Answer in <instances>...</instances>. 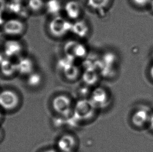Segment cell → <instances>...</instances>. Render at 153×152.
Wrapping results in <instances>:
<instances>
[{"label": "cell", "instance_id": "1", "mask_svg": "<svg viewBox=\"0 0 153 152\" xmlns=\"http://www.w3.org/2000/svg\"><path fill=\"white\" fill-rule=\"evenodd\" d=\"M72 23L66 17L59 15L52 17L48 25V29L52 35L62 38L71 33Z\"/></svg>", "mask_w": 153, "mask_h": 152}, {"label": "cell", "instance_id": "2", "mask_svg": "<svg viewBox=\"0 0 153 152\" xmlns=\"http://www.w3.org/2000/svg\"><path fill=\"white\" fill-rule=\"evenodd\" d=\"M2 27L5 35L10 39H17L25 33L26 25L23 19L14 17L4 21Z\"/></svg>", "mask_w": 153, "mask_h": 152}, {"label": "cell", "instance_id": "3", "mask_svg": "<svg viewBox=\"0 0 153 152\" xmlns=\"http://www.w3.org/2000/svg\"><path fill=\"white\" fill-rule=\"evenodd\" d=\"M96 111L89 99H80L74 104L72 115L76 121H87L93 118Z\"/></svg>", "mask_w": 153, "mask_h": 152}, {"label": "cell", "instance_id": "4", "mask_svg": "<svg viewBox=\"0 0 153 152\" xmlns=\"http://www.w3.org/2000/svg\"><path fill=\"white\" fill-rule=\"evenodd\" d=\"M74 106L72 99L66 95H58L52 101V107L54 111L65 118L73 115Z\"/></svg>", "mask_w": 153, "mask_h": 152}, {"label": "cell", "instance_id": "5", "mask_svg": "<svg viewBox=\"0 0 153 152\" xmlns=\"http://www.w3.org/2000/svg\"><path fill=\"white\" fill-rule=\"evenodd\" d=\"M20 102V97L15 91L10 89L0 91V109L13 111L18 107Z\"/></svg>", "mask_w": 153, "mask_h": 152}, {"label": "cell", "instance_id": "6", "mask_svg": "<svg viewBox=\"0 0 153 152\" xmlns=\"http://www.w3.org/2000/svg\"><path fill=\"white\" fill-rule=\"evenodd\" d=\"M63 11L66 15L67 18L74 21L82 18L84 9L81 2L79 1L69 0L63 5Z\"/></svg>", "mask_w": 153, "mask_h": 152}, {"label": "cell", "instance_id": "7", "mask_svg": "<svg viewBox=\"0 0 153 152\" xmlns=\"http://www.w3.org/2000/svg\"><path fill=\"white\" fill-rule=\"evenodd\" d=\"M77 146L76 137L71 134H65L59 138L56 150L59 152H76Z\"/></svg>", "mask_w": 153, "mask_h": 152}, {"label": "cell", "instance_id": "8", "mask_svg": "<svg viewBox=\"0 0 153 152\" xmlns=\"http://www.w3.org/2000/svg\"><path fill=\"white\" fill-rule=\"evenodd\" d=\"M3 54L10 59L19 58L22 56L24 47L22 43L17 39H10L5 43L3 47Z\"/></svg>", "mask_w": 153, "mask_h": 152}, {"label": "cell", "instance_id": "9", "mask_svg": "<svg viewBox=\"0 0 153 152\" xmlns=\"http://www.w3.org/2000/svg\"><path fill=\"white\" fill-rule=\"evenodd\" d=\"M89 100L96 109L103 108L109 103V94L105 89L98 87L91 92Z\"/></svg>", "mask_w": 153, "mask_h": 152}, {"label": "cell", "instance_id": "10", "mask_svg": "<svg viewBox=\"0 0 153 152\" xmlns=\"http://www.w3.org/2000/svg\"><path fill=\"white\" fill-rule=\"evenodd\" d=\"M64 51L66 55L75 58H85L87 55V49L84 44L76 41H71L65 44Z\"/></svg>", "mask_w": 153, "mask_h": 152}, {"label": "cell", "instance_id": "11", "mask_svg": "<svg viewBox=\"0 0 153 152\" xmlns=\"http://www.w3.org/2000/svg\"><path fill=\"white\" fill-rule=\"evenodd\" d=\"M15 62L18 74L27 76L34 72L35 64L31 58L22 56Z\"/></svg>", "mask_w": 153, "mask_h": 152}, {"label": "cell", "instance_id": "12", "mask_svg": "<svg viewBox=\"0 0 153 152\" xmlns=\"http://www.w3.org/2000/svg\"><path fill=\"white\" fill-rule=\"evenodd\" d=\"M90 31V27L87 21L79 19L72 23L71 33L76 37L83 39L87 37Z\"/></svg>", "mask_w": 153, "mask_h": 152}, {"label": "cell", "instance_id": "13", "mask_svg": "<svg viewBox=\"0 0 153 152\" xmlns=\"http://www.w3.org/2000/svg\"><path fill=\"white\" fill-rule=\"evenodd\" d=\"M151 114L145 108L138 109L133 114L131 121L136 127L141 128L149 124Z\"/></svg>", "mask_w": 153, "mask_h": 152}, {"label": "cell", "instance_id": "14", "mask_svg": "<svg viewBox=\"0 0 153 152\" xmlns=\"http://www.w3.org/2000/svg\"><path fill=\"white\" fill-rule=\"evenodd\" d=\"M0 72L6 77H10L17 74L16 62L5 58L0 63Z\"/></svg>", "mask_w": 153, "mask_h": 152}, {"label": "cell", "instance_id": "15", "mask_svg": "<svg viewBox=\"0 0 153 152\" xmlns=\"http://www.w3.org/2000/svg\"><path fill=\"white\" fill-rule=\"evenodd\" d=\"M63 4L60 0H46L45 10L52 17L61 15L63 11Z\"/></svg>", "mask_w": 153, "mask_h": 152}, {"label": "cell", "instance_id": "16", "mask_svg": "<svg viewBox=\"0 0 153 152\" xmlns=\"http://www.w3.org/2000/svg\"><path fill=\"white\" fill-rule=\"evenodd\" d=\"M112 0H87L89 7L98 12L105 11L111 4Z\"/></svg>", "mask_w": 153, "mask_h": 152}, {"label": "cell", "instance_id": "17", "mask_svg": "<svg viewBox=\"0 0 153 152\" xmlns=\"http://www.w3.org/2000/svg\"><path fill=\"white\" fill-rule=\"evenodd\" d=\"M46 0H27L26 6L30 12L39 13L45 10Z\"/></svg>", "mask_w": 153, "mask_h": 152}, {"label": "cell", "instance_id": "18", "mask_svg": "<svg viewBox=\"0 0 153 152\" xmlns=\"http://www.w3.org/2000/svg\"><path fill=\"white\" fill-rule=\"evenodd\" d=\"M83 80L87 86L93 85L97 82L99 75L97 70L95 69H90L85 70L83 76Z\"/></svg>", "mask_w": 153, "mask_h": 152}, {"label": "cell", "instance_id": "19", "mask_svg": "<svg viewBox=\"0 0 153 152\" xmlns=\"http://www.w3.org/2000/svg\"><path fill=\"white\" fill-rule=\"evenodd\" d=\"M133 8L139 12L149 11L152 0H129Z\"/></svg>", "mask_w": 153, "mask_h": 152}, {"label": "cell", "instance_id": "20", "mask_svg": "<svg viewBox=\"0 0 153 152\" xmlns=\"http://www.w3.org/2000/svg\"><path fill=\"white\" fill-rule=\"evenodd\" d=\"M42 81V77L40 73L34 71L27 76V83L30 87L35 88L39 86Z\"/></svg>", "mask_w": 153, "mask_h": 152}, {"label": "cell", "instance_id": "21", "mask_svg": "<svg viewBox=\"0 0 153 152\" xmlns=\"http://www.w3.org/2000/svg\"><path fill=\"white\" fill-rule=\"evenodd\" d=\"M64 76L70 80H74L79 77L80 75V69L78 66L73 64L62 71Z\"/></svg>", "mask_w": 153, "mask_h": 152}, {"label": "cell", "instance_id": "22", "mask_svg": "<svg viewBox=\"0 0 153 152\" xmlns=\"http://www.w3.org/2000/svg\"><path fill=\"white\" fill-rule=\"evenodd\" d=\"M105 65L114 67L118 62V57L113 52H107L104 54L102 60Z\"/></svg>", "mask_w": 153, "mask_h": 152}, {"label": "cell", "instance_id": "23", "mask_svg": "<svg viewBox=\"0 0 153 152\" xmlns=\"http://www.w3.org/2000/svg\"><path fill=\"white\" fill-rule=\"evenodd\" d=\"M6 0H0V14H2L7 6Z\"/></svg>", "mask_w": 153, "mask_h": 152}, {"label": "cell", "instance_id": "24", "mask_svg": "<svg viewBox=\"0 0 153 152\" xmlns=\"http://www.w3.org/2000/svg\"><path fill=\"white\" fill-rule=\"evenodd\" d=\"M148 72H149V77L153 80V61L151 63V64L149 65V68Z\"/></svg>", "mask_w": 153, "mask_h": 152}, {"label": "cell", "instance_id": "25", "mask_svg": "<svg viewBox=\"0 0 153 152\" xmlns=\"http://www.w3.org/2000/svg\"><path fill=\"white\" fill-rule=\"evenodd\" d=\"M149 125L150 128L153 130V114L151 115V117H150L149 122Z\"/></svg>", "mask_w": 153, "mask_h": 152}, {"label": "cell", "instance_id": "26", "mask_svg": "<svg viewBox=\"0 0 153 152\" xmlns=\"http://www.w3.org/2000/svg\"><path fill=\"white\" fill-rule=\"evenodd\" d=\"M149 12H150L152 15H153V0H152L151 3L150 5V7H149Z\"/></svg>", "mask_w": 153, "mask_h": 152}, {"label": "cell", "instance_id": "27", "mask_svg": "<svg viewBox=\"0 0 153 152\" xmlns=\"http://www.w3.org/2000/svg\"><path fill=\"white\" fill-rule=\"evenodd\" d=\"M42 152H59L56 149H48Z\"/></svg>", "mask_w": 153, "mask_h": 152}, {"label": "cell", "instance_id": "28", "mask_svg": "<svg viewBox=\"0 0 153 152\" xmlns=\"http://www.w3.org/2000/svg\"><path fill=\"white\" fill-rule=\"evenodd\" d=\"M2 109H0V121H1L2 119V117H3V115H2V112L1 111Z\"/></svg>", "mask_w": 153, "mask_h": 152}, {"label": "cell", "instance_id": "29", "mask_svg": "<svg viewBox=\"0 0 153 152\" xmlns=\"http://www.w3.org/2000/svg\"><path fill=\"white\" fill-rule=\"evenodd\" d=\"M25 0H12V1L14 2H24Z\"/></svg>", "mask_w": 153, "mask_h": 152}, {"label": "cell", "instance_id": "30", "mask_svg": "<svg viewBox=\"0 0 153 152\" xmlns=\"http://www.w3.org/2000/svg\"><path fill=\"white\" fill-rule=\"evenodd\" d=\"M2 135H3V132H2V130L1 128H0V140L2 138Z\"/></svg>", "mask_w": 153, "mask_h": 152}]
</instances>
